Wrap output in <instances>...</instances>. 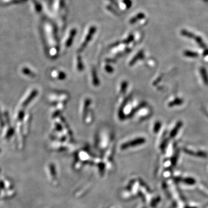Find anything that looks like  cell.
Returning <instances> with one entry per match:
<instances>
[{"label": "cell", "instance_id": "5b68a950", "mask_svg": "<svg viewBox=\"0 0 208 208\" xmlns=\"http://www.w3.org/2000/svg\"><path fill=\"white\" fill-rule=\"evenodd\" d=\"M183 101L181 98H176L174 101L171 102L169 105L172 106H175V105H182L183 104Z\"/></svg>", "mask_w": 208, "mask_h": 208}, {"label": "cell", "instance_id": "30bf717a", "mask_svg": "<svg viewBox=\"0 0 208 208\" xmlns=\"http://www.w3.org/2000/svg\"><path fill=\"white\" fill-rule=\"evenodd\" d=\"M0 124L1 126H3V120L2 119V117L1 116V114H0Z\"/></svg>", "mask_w": 208, "mask_h": 208}, {"label": "cell", "instance_id": "6da1fadb", "mask_svg": "<svg viewBox=\"0 0 208 208\" xmlns=\"http://www.w3.org/2000/svg\"><path fill=\"white\" fill-rule=\"evenodd\" d=\"M36 94H37V91L36 90H34L31 91L30 93L28 94V95H27L26 98H25L24 100L22 101L21 106L22 107H25L30 102V101L34 98V97L36 95Z\"/></svg>", "mask_w": 208, "mask_h": 208}, {"label": "cell", "instance_id": "8992f818", "mask_svg": "<svg viewBox=\"0 0 208 208\" xmlns=\"http://www.w3.org/2000/svg\"><path fill=\"white\" fill-rule=\"evenodd\" d=\"M195 39H196V41L197 42V43L200 46V47H203L204 49L206 48V45H205V43H204V42L203 41V40H202V39L201 38L197 36Z\"/></svg>", "mask_w": 208, "mask_h": 208}, {"label": "cell", "instance_id": "ba28073f", "mask_svg": "<svg viewBox=\"0 0 208 208\" xmlns=\"http://www.w3.org/2000/svg\"><path fill=\"white\" fill-rule=\"evenodd\" d=\"M207 156H208V154L205 152H197V153H196V156L202 157V158H205L207 157Z\"/></svg>", "mask_w": 208, "mask_h": 208}, {"label": "cell", "instance_id": "3957f363", "mask_svg": "<svg viewBox=\"0 0 208 208\" xmlns=\"http://www.w3.org/2000/svg\"><path fill=\"white\" fill-rule=\"evenodd\" d=\"M182 125H183V123L182 122H178V123L176 124V126L175 127V128L173 129V130L172 131V132H171V137H174L176 135L177 133L178 132L179 129L182 127Z\"/></svg>", "mask_w": 208, "mask_h": 208}, {"label": "cell", "instance_id": "277c9868", "mask_svg": "<svg viewBox=\"0 0 208 208\" xmlns=\"http://www.w3.org/2000/svg\"><path fill=\"white\" fill-rule=\"evenodd\" d=\"M184 54L186 57H190V58H196L198 57V54L197 52L186 50L184 52Z\"/></svg>", "mask_w": 208, "mask_h": 208}, {"label": "cell", "instance_id": "7a4b0ae2", "mask_svg": "<svg viewBox=\"0 0 208 208\" xmlns=\"http://www.w3.org/2000/svg\"><path fill=\"white\" fill-rule=\"evenodd\" d=\"M200 73L202 77L203 80L204 82V84L208 86V74L206 69L204 67H201L200 68Z\"/></svg>", "mask_w": 208, "mask_h": 208}, {"label": "cell", "instance_id": "52a82bcc", "mask_svg": "<svg viewBox=\"0 0 208 208\" xmlns=\"http://www.w3.org/2000/svg\"><path fill=\"white\" fill-rule=\"evenodd\" d=\"M184 182L185 183L190 185H193L196 183L195 180L192 178H186L184 180Z\"/></svg>", "mask_w": 208, "mask_h": 208}, {"label": "cell", "instance_id": "9c48e42d", "mask_svg": "<svg viewBox=\"0 0 208 208\" xmlns=\"http://www.w3.org/2000/svg\"><path fill=\"white\" fill-rule=\"evenodd\" d=\"M203 54L204 55V56H208V49H207V50H205V51H204V53H203Z\"/></svg>", "mask_w": 208, "mask_h": 208}]
</instances>
